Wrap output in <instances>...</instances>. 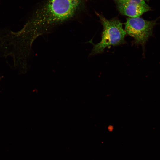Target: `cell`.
Returning a JSON list of instances; mask_svg holds the SVG:
<instances>
[{
    "label": "cell",
    "instance_id": "4",
    "mask_svg": "<svg viewBox=\"0 0 160 160\" xmlns=\"http://www.w3.org/2000/svg\"><path fill=\"white\" fill-rule=\"evenodd\" d=\"M145 1L129 0L124 3L116 4V7L119 12L123 15L131 18L139 17L151 9Z\"/></svg>",
    "mask_w": 160,
    "mask_h": 160
},
{
    "label": "cell",
    "instance_id": "3",
    "mask_svg": "<svg viewBox=\"0 0 160 160\" xmlns=\"http://www.w3.org/2000/svg\"><path fill=\"white\" fill-rule=\"evenodd\" d=\"M156 20H147L141 17H129L125 23L127 34L133 37L135 44L144 46L152 33Z\"/></svg>",
    "mask_w": 160,
    "mask_h": 160
},
{
    "label": "cell",
    "instance_id": "1",
    "mask_svg": "<svg viewBox=\"0 0 160 160\" xmlns=\"http://www.w3.org/2000/svg\"><path fill=\"white\" fill-rule=\"evenodd\" d=\"M86 0H46L19 30L22 38L32 44L39 36L75 17L84 9Z\"/></svg>",
    "mask_w": 160,
    "mask_h": 160
},
{
    "label": "cell",
    "instance_id": "5",
    "mask_svg": "<svg viewBox=\"0 0 160 160\" xmlns=\"http://www.w3.org/2000/svg\"><path fill=\"white\" fill-rule=\"evenodd\" d=\"M116 4L123 3L129 0H113ZM147 1L148 0H145Z\"/></svg>",
    "mask_w": 160,
    "mask_h": 160
},
{
    "label": "cell",
    "instance_id": "2",
    "mask_svg": "<svg viewBox=\"0 0 160 160\" xmlns=\"http://www.w3.org/2000/svg\"><path fill=\"white\" fill-rule=\"evenodd\" d=\"M103 26L101 39L98 43L93 44V47L90 55L102 53L105 49L111 46H117L124 43L127 34L123 28L122 24L117 18L108 20L103 15L96 12Z\"/></svg>",
    "mask_w": 160,
    "mask_h": 160
}]
</instances>
